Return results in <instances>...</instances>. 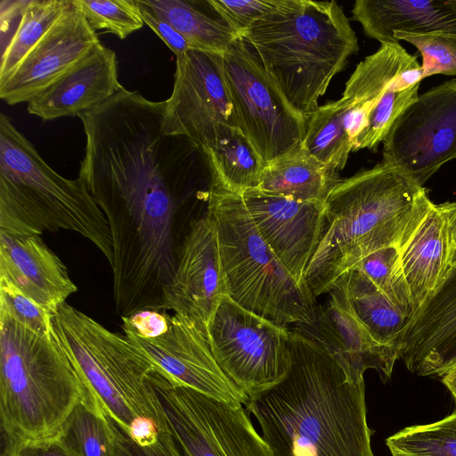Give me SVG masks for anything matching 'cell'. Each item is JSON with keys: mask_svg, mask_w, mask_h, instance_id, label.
<instances>
[{"mask_svg": "<svg viewBox=\"0 0 456 456\" xmlns=\"http://www.w3.org/2000/svg\"><path fill=\"white\" fill-rule=\"evenodd\" d=\"M290 349L286 377L246 404L273 455L375 456L364 382H352L321 344L297 329Z\"/></svg>", "mask_w": 456, "mask_h": 456, "instance_id": "obj_1", "label": "cell"}, {"mask_svg": "<svg viewBox=\"0 0 456 456\" xmlns=\"http://www.w3.org/2000/svg\"><path fill=\"white\" fill-rule=\"evenodd\" d=\"M433 203L424 186L382 160L342 179L324 203L323 234L305 273L313 296L328 293L367 256L384 248H401Z\"/></svg>", "mask_w": 456, "mask_h": 456, "instance_id": "obj_2", "label": "cell"}, {"mask_svg": "<svg viewBox=\"0 0 456 456\" xmlns=\"http://www.w3.org/2000/svg\"><path fill=\"white\" fill-rule=\"evenodd\" d=\"M241 37L292 109L306 120L332 78L359 50L349 20L336 1L280 0Z\"/></svg>", "mask_w": 456, "mask_h": 456, "instance_id": "obj_3", "label": "cell"}, {"mask_svg": "<svg viewBox=\"0 0 456 456\" xmlns=\"http://www.w3.org/2000/svg\"><path fill=\"white\" fill-rule=\"evenodd\" d=\"M75 232L92 242L110 265L109 223L79 178L54 171L4 113L0 115V232L41 235Z\"/></svg>", "mask_w": 456, "mask_h": 456, "instance_id": "obj_4", "label": "cell"}, {"mask_svg": "<svg viewBox=\"0 0 456 456\" xmlns=\"http://www.w3.org/2000/svg\"><path fill=\"white\" fill-rule=\"evenodd\" d=\"M92 395L53 330L39 335L0 312V417L4 436H58L79 399Z\"/></svg>", "mask_w": 456, "mask_h": 456, "instance_id": "obj_5", "label": "cell"}, {"mask_svg": "<svg viewBox=\"0 0 456 456\" xmlns=\"http://www.w3.org/2000/svg\"><path fill=\"white\" fill-rule=\"evenodd\" d=\"M207 203L217 232L227 296L278 326L310 323L315 297L265 241L241 196L211 184Z\"/></svg>", "mask_w": 456, "mask_h": 456, "instance_id": "obj_6", "label": "cell"}, {"mask_svg": "<svg viewBox=\"0 0 456 456\" xmlns=\"http://www.w3.org/2000/svg\"><path fill=\"white\" fill-rule=\"evenodd\" d=\"M56 336L85 387L128 436L137 418L166 428L150 379L155 368L124 335L66 302L53 316Z\"/></svg>", "mask_w": 456, "mask_h": 456, "instance_id": "obj_7", "label": "cell"}, {"mask_svg": "<svg viewBox=\"0 0 456 456\" xmlns=\"http://www.w3.org/2000/svg\"><path fill=\"white\" fill-rule=\"evenodd\" d=\"M150 382L166 428L186 456H274L247 409L173 385L156 370Z\"/></svg>", "mask_w": 456, "mask_h": 456, "instance_id": "obj_8", "label": "cell"}, {"mask_svg": "<svg viewBox=\"0 0 456 456\" xmlns=\"http://www.w3.org/2000/svg\"><path fill=\"white\" fill-rule=\"evenodd\" d=\"M223 70L239 126L265 162L302 143L306 119L292 109L242 37L223 53Z\"/></svg>", "mask_w": 456, "mask_h": 456, "instance_id": "obj_9", "label": "cell"}, {"mask_svg": "<svg viewBox=\"0 0 456 456\" xmlns=\"http://www.w3.org/2000/svg\"><path fill=\"white\" fill-rule=\"evenodd\" d=\"M290 334L288 328L246 310L228 296L208 327L216 362L248 397L275 386L288 374Z\"/></svg>", "mask_w": 456, "mask_h": 456, "instance_id": "obj_10", "label": "cell"}, {"mask_svg": "<svg viewBox=\"0 0 456 456\" xmlns=\"http://www.w3.org/2000/svg\"><path fill=\"white\" fill-rule=\"evenodd\" d=\"M382 142V161L401 168L421 186L456 159V78L419 95Z\"/></svg>", "mask_w": 456, "mask_h": 456, "instance_id": "obj_11", "label": "cell"}, {"mask_svg": "<svg viewBox=\"0 0 456 456\" xmlns=\"http://www.w3.org/2000/svg\"><path fill=\"white\" fill-rule=\"evenodd\" d=\"M175 82L166 100L163 128L200 149L219 124L239 126L223 70V54L191 49L176 57Z\"/></svg>", "mask_w": 456, "mask_h": 456, "instance_id": "obj_12", "label": "cell"}, {"mask_svg": "<svg viewBox=\"0 0 456 456\" xmlns=\"http://www.w3.org/2000/svg\"><path fill=\"white\" fill-rule=\"evenodd\" d=\"M124 335L153 364L156 371L175 386L243 407L248 396L222 370L208 338L188 319L167 313V322L154 336Z\"/></svg>", "mask_w": 456, "mask_h": 456, "instance_id": "obj_13", "label": "cell"}, {"mask_svg": "<svg viewBox=\"0 0 456 456\" xmlns=\"http://www.w3.org/2000/svg\"><path fill=\"white\" fill-rule=\"evenodd\" d=\"M225 296L217 232L206 213L191 223L184 238L162 311L188 319L208 338V327Z\"/></svg>", "mask_w": 456, "mask_h": 456, "instance_id": "obj_14", "label": "cell"}, {"mask_svg": "<svg viewBox=\"0 0 456 456\" xmlns=\"http://www.w3.org/2000/svg\"><path fill=\"white\" fill-rule=\"evenodd\" d=\"M99 44L96 31L72 4L13 72L0 82V98L9 105L28 103Z\"/></svg>", "mask_w": 456, "mask_h": 456, "instance_id": "obj_15", "label": "cell"}, {"mask_svg": "<svg viewBox=\"0 0 456 456\" xmlns=\"http://www.w3.org/2000/svg\"><path fill=\"white\" fill-rule=\"evenodd\" d=\"M259 233L300 284L324 229V204L301 202L259 189L240 194Z\"/></svg>", "mask_w": 456, "mask_h": 456, "instance_id": "obj_16", "label": "cell"}, {"mask_svg": "<svg viewBox=\"0 0 456 456\" xmlns=\"http://www.w3.org/2000/svg\"><path fill=\"white\" fill-rule=\"evenodd\" d=\"M399 359L419 376L443 377L456 366V268L408 322Z\"/></svg>", "mask_w": 456, "mask_h": 456, "instance_id": "obj_17", "label": "cell"}, {"mask_svg": "<svg viewBox=\"0 0 456 456\" xmlns=\"http://www.w3.org/2000/svg\"><path fill=\"white\" fill-rule=\"evenodd\" d=\"M455 220L456 202L433 203L400 248L401 264L411 296L414 316L440 289L452 268Z\"/></svg>", "mask_w": 456, "mask_h": 456, "instance_id": "obj_18", "label": "cell"}, {"mask_svg": "<svg viewBox=\"0 0 456 456\" xmlns=\"http://www.w3.org/2000/svg\"><path fill=\"white\" fill-rule=\"evenodd\" d=\"M121 88L116 53L101 43L31 100L27 110L44 121L78 116L101 105Z\"/></svg>", "mask_w": 456, "mask_h": 456, "instance_id": "obj_19", "label": "cell"}, {"mask_svg": "<svg viewBox=\"0 0 456 456\" xmlns=\"http://www.w3.org/2000/svg\"><path fill=\"white\" fill-rule=\"evenodd\" d=\"M0 277L53 314L77 290L65 265L40 235L0 232Z\"/></svg>", "mask_w": 456, "mask_h": 456, "instance_id": "obj_20", "label": "cell"}, {"mask_svg": "<svg viewBox=\"0 0 456 456\" xmlns=\"http://www.w3.org/2000/svg\"><path fill=\"white\" fill-rule=\"evenodd\" d=\"M297 330L321 344L338 362L354 383L364 382V372L377 370L389 379L397 349L377 343L354 317L329 300L326 307L315 309L314 320Z\"/></svg>", "mask_w": 456, "mask_h": 456, "instance_id": "obj_21", "label": "cell"}, {"mask_svg": "<svg viewBox=\"0 0 456 456\" xmlns=\"http://www.w3.org/2000/svg\"><path fill=\"white\" fill-rule=\"evenodd\" d=\"M424 79L421 64L399 42L381 43L355 68L340 101L347 111L367 125L370 111L384 94L407 90Z\"/></svg>", "mask_w": 456, "mask_h": 456, "instance_id": "obj_22", "label": "cell"}, {"mask_svg": "<svg viewBox=\"0 0 456 456\" xmlns=\"http://www.w3.org/2000/svg\"><path fill=\"white\" fill-rule=\"evenodd\" d=\"M352 13L380 44L395 42V31L456 36V0H357Z\"/></svg>", "mask_w": 456, "mask_h": 456, "instance_id": "obj_23", "label": "cell"}, {"mask_svg": "<svg viewBox=\"0 0 456 456\" xmlns=\"http://www.w3.org/2000/svg\"><path fill=\"white\" fill-rule=\"evenodd\" d=\"M328 293L379 344L397 349L409 319L360 270L344 273Z\"/></svg>", "mask_w": 456, "mask_h": 456, "instance_id": "obj_24", "label": "cell"}, {"mask_svg": "<svg viewBox=\"0 0 456 456\" xmlns=\"http://www.w3.org/2000/svg\"><path fill=\"white\" fill-rule=\"evenodd\" d=\"M341 180L338 172L316 159L301 143L266 162L257 189L297 201L324 204Z\"/></svg>", "mask_w": 456, "mask_h": 456, "instance_id": "obj_25", "label": "cell"}, {"mask_svg": "<svg viewBox=\"0 0 456 456\" xmlns=\"http://www.w3.org/2000/svg\"><path fill=\"white\" fill-rule=\"evenodd\" d=\"M201 151L213 185L236 194L258 188L266 162L240 127L219 124Z\"/></svg>", "mask_w": 456, "mask_h": 456, "instance_id": "obj_26", "label": "cell"}, {"mask_svg": "<svg viewBox=\"0 0 456 456\" xmlns=\"http://www.w3.org/2000/svg\"><path fill=\"white\" fill-rule=\"evenodd\" d=\"M58 437L77 456H130L131 440L93 395L79 399Z\"/></svg>", "mask_w": 456, "mask_h": 456, "instance_id": "obj_27", "label": "cell"}, {"mask_svg": "<svg viewBox=\"0 0 456 456\" xmlns=\"http://www.w3.org/2000/svg\"><path fill=\"white\" fill-rule=\"evenodd\" d=\"M302 146L338 173L346 167L354 142L349 118L340 99L319 106L310 115Z\"/></svg>", "mask_w": 456, "mask_h": 456, "instance_id": "obj_28", "label": "cell"}, {"mask_svg": "<svg viewBox=\"0 0 456 456\" xmlns=\"http://www.w3.org/2000/svg\"><path fill=\"white\" fill-rule=\"evenodd\" d=\"M144 4L165 18L194 50L223 54L240 37L220 19L197 7L195 1L143 0Z\"/></svg>", "mask_w": 456, "mask_h": 456, "instance_id": "obj_29", "label": "cell"}, {"mask_svg": "<svg viewBox=\"0 0 456 456\" xmlns=\"http://www.w3.org/2000/svg\"><path fill=\"white\" fill-rule=\"evenodd\" d=\"M72 6V0L27 1L0 61V82L6 79L53 25Z\"/></svg>", "mask_w": 456, "mask_h": 456, "instance_id": "obj_30", "label": "cell"}, {"mask_svg": "<svg viewBox=\"0 0 456 456\" xmlns=\"http://www.w3.org/2000/svg\"><path fill=\"white\" fill-rule=\"evenodd\" d=\"M386 444L392 456H456V410L436 422L404 428Z\"/></svg>", "mask_w": 456, "mask_h": 456, "instance_id": "obj_31", "label": "cell"}, {"mask_svg": "<svg viewBox=\"0 0 456 456\" xmlns=\"http://www.w3.org/2000/svg\"><path fill=\"white\" fill-rule=\"evenodd\" d=\"M352 269L363 273L409 322L413 318L414 306L403 271L399 248H381L367 256Z\"/></svg>", "mask_w": 456, "mask_h": 456, "instance_id": "obj_32", "label": "cell"}, {"mask_svg": "<svg viewBox=\"0 0 456 456\" xmlns=\"http://www.w3.org/2000/svg\"><path fill=\"white\" fill-rule=\"evenodd\" d=\"M94 30H104L124 39L143 26L136 0H72Z\"/></svg>", "mask_w": 456, "mask_h": 456, "instance_id": "obj_33", "label": "cell"}, {"mask_svg": "<svg viewBox=\"0 0 456 456\" xmlns=\"http://www.w3.org/2000/svg\"><path fill=\"white\" fill-rule=\"evenodd\" d=\"M418 84L402 92L387 91L370 111L367 125L356 139L354 151L373 150L383 142L391 126L401 113L419 96Z\"/></svg>", "mask_w": 456, "mask_h": 456, "instance_id": "obj_34", "label": "cell"}, {"mask_svg": "<svg viewBox=\"0 0 456 456\" xmlns=\"http://www.w3.org/2000/svg\"><path fill=\"white\" fill-rule=\"evenodd\" d=\"M395 42L413 45L422 56L424 78L436 74L456 75V36L445 33L411 34L395 31Z\"/></svg>", "mask_w": 456, "mask_h": 456, "instance_id": "obj_35", "label": "cell"}, {"mask_svg": "<svg viewBox=\"0 0 456 456\" xmlns=\"http://www.w3.org/2000/svg\"><path fill=\"white\" fill-rule=\"evenodd\" d=\"M0 312L7 314L37 334L48 335L53 330V314L2 277Z\"/></svg>", "mask_w": 456, "mask_h": 456, "instance_id": "obj_36", "label": "cell"}, {"mask_svg": "<svg viewBox=\"0 0 456 456\" xmlns=\"http://www.w3.org/2000/svg\"><path fill=\"white\" fill-rule=\"evenodd\" d=\"M224 23L240 37L257 19L275 9L280 0L206 1Z\"/></svg>", "mask_w": 456, "mask_h": 456, "instance_id": "obj_37", "label": "cell"}, {"mask_svg": "<svg viewBox=\"0 0 456 456\" xmlns=\"http://www.w3.org/2000/svg\"><path fill=\"white\" fill-rule=\"evenodd\" d=\"M1 456H77L58 436L39 440L5 438Z\"/></svg>", "mask_w": 456, "mask_h": 456, "instance_id": "obj_38", "label": "cell"}, {"mask_svg": "<svg viewBox=\"0 0 456 456\" xmlns=\"http://www.w3.org/2000/svg\"><path fill=\"white\" fill-rule=\"evenodd\" d=\"M136 3L144 24L157 34L176 57L192 49L190 43L169 22L146 5L143 0H136Z\"/></svg>", "mask_w": 456, "mask_h": 456, "instance_id": "obj_39", "label": "cell"}, {"mask_svg": "<svg viewBox=\"0 0 456 456\" xmlns=\"http://www.w3.org/2000/svg\"><path fill=\"white\" fill-rule=\"evenodd\" d=\"M130 456H186V455L166 428L159 431L157 440L149 445L140 446L131 440V455Z\"/></svg>", "mask_w": 456, "mask_h": 456, "instance_id": "obj_40", "label": "cell"}, {"mask_svg": "<svg viewBox=\"0 0 456 456\" xmlns=\"http://www.w3.org/2000/svg\"><path fill=\"white\" fill-rule=\"evenodd\" d=\"M442 382L451 392L456 403V366L442 377Z\"/></svg>", "mask_w": 456, "mask_h": 456, "instance_id": "obj_41", "label": "cell"}, {"mask_svg": "<svg viewBox=\"0 0 456 456\" xmlns=\"http://www.w3.org/2000/svg\"><path fill=\"white\" fill-rule=\"evenodd\" d=\"M452 242H453V247L456 250V220H455L453 231H452Z\"/></svg>", "mask_w": 456, "mask_h": 456, "instance_id": "obj_42", "label": "cell"}, {"mask_svg": "<svg viewBox=\"0 0 456 456\" xmlns=\"http://www.w3.org/2000/svg\"><path fill=\"white\" fill-rule=\"evenodd\" d=\"M452 266L456 268V250L454 251V254L452 256Z\"/></svg>", "mask_w": 456, "mask_h": 456, "instance_id": "obj_43", "label": "cell"}]
</instances>
